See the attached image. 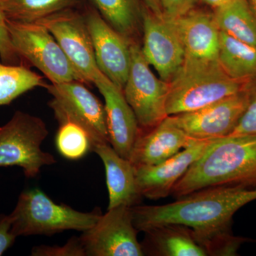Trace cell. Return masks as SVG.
Segmentation results:
<instances>
[{
	"label": "cell",
	"instance_id": "cell-16",
	"mask_svg": "<svg viewBox=\"0 0 256 256\" xmlns=\"http://www.w3.org/2000/svg\"><path fill=\"white\" fill-rule=\"evenodd\" d=\"M194 140L174 124L171 116L146 130H140L129 161L136 169L163 162L188 148Z\"/></svg>",
	"mask_w": 256,
	"mask_h": 256
},
{
	"label": "cell",
	"instance_id": "cell-9",
	"mask_svg": "<svg viewBox=\"0 0 256 256\" xmlns=\"http://www.w3.org/2000/svg\"><path fill=\"white\" fill-rule=\"evenodd\" d=\"M131 207L108 210L92 228L79 236L86 256H143L133 224Z\"/></svg>",
	"mask_w": 256,
	"mask_h": 256
},
{
	"label": "cell",
	"instance_id": "cell-8",
	"mask_svg": "<svg viewBox=\"0 0 256 256\" xmlns=\"http://www.w3.org/2000/svg\"><path fill=\"white\" fill-rule=\"evenodd\" d=\"M130 68L122 90L136 114L140 130H146L168 117L166 102L169 82L152 72L142 54L141 44H130Z\"/></svg>",
	"mask_w": 256,
	"mask_h": 256
},
{
	"label": "cell",
	"instance_id": "cell-30",
	"mask_svg": "<svg viewBox=\"0 0 256 256\" xmlns=\"http://www.w3.org/2000/svg\"><path fill=\"white\" fill-rule=\"evenodd\" d=\"M12 220L10 215L0 214V256L12 246L18 237L12 230Z\"/></svg>",
	"mask_w": 256,
	"mask_h": 256
},
{
	"label": "cell",
	"instance_id": "cell-28",
	"mask_svg": "<svg viewBox=\"0 0 256 256\" xmlns=\"http://www.w3.org/2000/svg\"><path fill=\"white\" fill-rule=\"evenodd\" d=\"M33 256H86L85 250L79 237L69 239L66 244L60 246H40L33 248Z\"/></svg>",
	"mask_w": 256,
	"mask_h": 256
},
{
	"label": "cell",
	"instance_id": "cell-31",
	"mask_svg": "<svg viewBox=\"0 0 256 256\" xmlns=\"http://www.w3.org/2000/svg\"><path fill=\"white\" fill-rule=\"evenodd\" d=\"M143 1L148 10L153 14L160 18H164L160 0H143Z\"/></svg>",
	"mask_w": 256,
	"mask_h": 256
},
{
	"label": "cell",
	"instance_id": "cell-33",
	"mask_svg": "<svg viewBox=\"0 0 256 256\" xmlns=\"http://www.w3.org/2000/svg\"><path fill=\"white\" fill-rule=\"evenodd\" d=\"M250 6H252V11L254 12L256 16V0H250L249 2Z\"/></svg>",
	"mask_w": 256,
	"mask_h": 256
},
{
	"label": "cell",
	"instance_id": "cell-3",
	"mask_svg": "<svg viewBox=\"0 0 256 256\" xmlns=\"http://www.w3.org/2000/svg\"><path fill=\"white\" fill-rule=\"evenodd\" d=\"M250 82L230 78L218 60L186 56L181 68L169 82L166 114L175 116L198 110L245 90Z\"/></svg>",
	"mask_w": 256,
	"mask_h": 256
},
{
	"label": "cell",
	"instance_id": "cell-14",
	"mask_svg": "<svg viewBox=\"0 0 256 256\" xmlns=\"http://www.w3.org/2000/svg\"><path fill=\"white\" fill-rule=\"evenodd\" d=\"M94 84L105 100V110L110 146L129 160L140 132L136 114L124 97V90L102 72L94 78Z\"/></svg>",
	"mask_w": 256,
	"mask_h": 256
},
{
	"label": "cell",
	"instance_id": "cell-18",
	"mask_svg": "<svg viewBox=\"0 0 256 256\" xmlns=\"http://www.w3.org/2000/svg\"><path fill=\"white\" fill-rule=\"evenodd\" d=\"M105 166L108 191V210L120 206L132 207L142 200L138 190L136 168L129 160L120 156L110 144H98L92 148Z\"/></svg>",
	"mask_w": 256,
	"mask_h": 256
},
{
	"label": "cell",
	"instance_id": "cell-12",
	"mask_svg": "<svg viewBox=\"0 0 256 256\" xmlns=\"http://www.w3.org/2000/svg\"><path fill=\"white\" fill-rule=\"evenodd\" d=\"M141 50L160 78L170 82L184 62L186 53L174 23L153 14L146 6L143 14Z\"/></svg>",
	"mask_w": 256,
	"mask_h": 256
},
{
	"label": "cell",
	"instance_id": "cell-15",
	"mask_svg": "<svg viewBox=\"0 0 256 256\" xmlns=\"http://www.w3.org/2000/svg\"><path fill=\"white\" fill-rule=\"evenodd\" d=\"M212 140H196L160 164L136 169L140 194L152 200L166 198L171 194L174 185L203 154Z\"/></svg>",
	"mask_w": 256,
	"mask_h": 256
},
{
	"label": "cell",
	"instance_id": "cell-29",
	"mask_svg": "<svg viewBox=\"0 0 256 256\" xmlns=\"http://www.w3.org/2000/svg\"><path fill=\"white\" fill-rule=\"evenodd\" d=\"M163 16L174 20L193 10L196 0H160Z\"/></svg>",
	"mask_w": 256,
	"mask_h": 256
},
{
	"label": "cell",
	"instance_id": "cell-20",
	"mask_svg": "<svg viewBox=\"0 0 256 256\" xmlns=\"http://www.w3.org/2000/svg\"><path fill=\"white\" fill-rule=\"evenodd\" d=\"M106 22L130 43L142 36L143 0H92Z\"/></svg>",
	"mask_w": 256,
	"mask_h": 256
},
{
	"label": "cell",
	"instance_id": "cell-10",
	"mask_svg": "<svg viewBox=\"0 0 256 256\" xmlns=\"http://www.w3.org/2000/svg\"><path fill=\"white\" fill-rule=\"evenodd\" d=\"M46 26L86 85L94 84L100 72L96 64L92 36L84 12L69 9L36 22Z\"/></svg>",
	"mask_w": 256,
	"mask_h": 256
},
{
	"label": "cell",
	"instance_id": "cell-6",
	"mask_svg": "<svg viewBox=\"0 0 256 256\" xmlns=\"http://www.w3.org/2000/svg\"><path fill=\"white\" fill-rule=\"evenodd\" d=\"M10 38L24 64L36 67L52 84L84 80L46 26L6 20Z\"/></svg>",
	"mask_w": 256,
	"mask_h": 256
},
{
	"label": "cell",
	"instance_id": "cell-5",
	"mask_svg": "<svg viewBox=\"0 0 256 256\" xmlns=\"http://www.w3.org/2000/svg\"><path fill=\"white\" fill-rule=\"evenodd\" d=\"M48 134L43 120L16 111L0 127V168L20 166L26 178H34L44 166L55 164L54 156L41 148Z\"/></svg>",
	"mask_w": 256,
	"mask_h": 256
},
{
	"label": "cell",
	"instance_id": "cell-27",
	"mask_svg": "<svg viewBox=\"0 0 256 256\" xmlns=\"http://www.w3.org/2000/svg\"><path fill=\"white\" fill-rule=\"evenodd\" d=\"M6 20L2 0H0V60L12 65L24 64L12 43Z\"/></svg>",
	"mask_w": 256,
	"mask_h": 256
},
{
	"label": "cell",
	"instance_id": "cell-24",
	"mask_svg": "<svg viewBox=\"0 0 256 256\" xmlns=\"http://www.w3.org/2000/svg\"><path fill=\"white\" fill-rule=\"evenodd\" d=\"M46 82L24 64L12 65L0 60V106L9 105L18 96Z\"/></svg>",
	"mask_w": 256,
	"mask_h": 256
},
{
	"label": "cell",
	"instance_id": "cell-1",
	"mask_svg": "<svg viewBox=\"0 0 256 256\" xmlns=\"http://www.w3.org/2000/svg\"><path fill=\"white\" fill-rule=\"evenodd\" d=\"M256 200V188L215 186L204 188L158 206L131 207L133 224L138 232L163 224H180L194 234L232 228L234 214Z\"/></svg>",
	"mask_w": 256,
	"mask_h": 256
},
{
	"label": "cell",
	"instance_id": "cell-17",
	"mask_svg": "<svg viewBox=\"0 0 256 256\" xmlns=\"http://www.w3.org/2000/svg\"><path fill=\"white\" fill-rule=\"evenodd\" d=\"M172 21L182 42L186 56L218 60L220 31L214 14L192 10Z\"/></svg>",
	"mask_w": 256,
	"mask_h": 256
},
{
	"label": "cell",
	"instance_id": "cell-26",
	"mask_svg": "<svg viewBox=\"0 0 256 256\" xmlns=\"http://www.w3.org/2000/svg\"><path fill=\"white\" fill-rule=\"evenodd\" d=\"M248 92L246 109L230 136H256V82H250Z\"/></svg>",
	"mask_w": 256,
	"mask_h": 256
},
{
	"label": "cell",
	"instance_id": "cell-22",
	"mask_svg": "<svg viewBox=\"0 0 256 256\" xmlns=\"http://www.w3.org/2000/svg\"><path fill=\"white\" fill-rule=\"evenodd\" d=\"M214 16L220 32L256 47V16L248 0H234Z\"/></svg>",
	"mask_w": 256,
	"mask_h": 256
},
{
	"label": "cell",
	"instance_id": "cell-32",
	"mask_svg": "<svg viewBox=\"0 0 256 256\" xmlns=\"http://www.w3.org/2000/svg\"><path fill=\"white\" fill-rule=\"evenodd\" d=\"M205 4L212 6L214 9L216 10L218 8H222L224 5L232 2L234 0H202Z\"/></svg>",
	"mask_w": 256,
	"mask_h": 256
},
{
	"label": "cell",
	"instance_id": "cell-19",
	"mask_svg": "<svg viewBox=\"0 0 256 256\" xmlns=\"http://www.w3.org/2000/svg\"><path fill=\"white\" fill-rule=\"evenodd\" d=\"M144 233L140 242L144 256H207L192 229L186 226L163 224L146 229Z\"/></svg>",
	"mask_w": 256,
	"mask_h": 256
},
{
	"label": "cell",
	"instance_id": "cell-7",
	"mask_svg": "<svg viewBox=\"0 0 256 256\" xmlns=\"http://www.w3.org/2000/svg\"><path fill=\"white\" fill-rule=\"evenodd\" d=\"M44 88L52 96L48 106L58 124L68 121L80 126L88 133L92 148L110 144L105 106L85 84L78 80L50 82Z\"/></svg>",
	"mask_w": 256,
	"mask_h": 256
},
{
	"label": "cell",
	"instance_id": "cell-25",
	"mask_svg": "<svg viewBox=\"0 0 256 256\" xmlns=\"http://www.w3.org/2000/svg\"><path fill=\"white\" fill-rule=\"evenodd\" d=\"M56 146L64 158L77 160L92 151V143L88 133L84 128L67 121L60 124L56 136Z\"/></svg>",
	"mask_w": 256,
	"mask_h": 256
},
{
	"label": "cell",
	"instance_id": "cell-13",
	"mask_svg": "<svg viewBox=\"0 0 256 256\" xmlns=\"http://www.w3.org/2000/svg\"><path fill=\"white\" fill-rule=\"evenodd\" d=\"M101 72L124 90L130 68V43L111 28L94 6L84 11Z\"/></svg>",
	"mask_w": 256,
	"mask_h": 256
},
{
	"label": "cell",
	"instance_id": "cell-4",
	"mask_svg": "<svg viewBox=\"0 0 256 256\" xmlns=\"http://www.w3.org/2000/svg\"><path fill=\"white\" fill-rule=\"evenodd\" d=\"M12 233L18 236H52L65 230L84 232L92 228L102 213L78 212L64 204H56L40 188L25 190L10 214Z\"/></svg>",
	"mask_w": 256,
	"mask_h": 256
},
{
	"label": "cell",
	"instance_id": "cell-11",
	"mask_svg": "<svg viewBox=\"0 0 256 256\" xmlns=\"http://www.w3.org/2000/svg\"><path fill=\"white\" fill-rule=\"evenodd\" d=\"M248 101V86L238 94L198 110L170 116L174 124L194 140L218 139L233 132L246 109Z\"/></svg>",
	"mask_w": 256,
	"mask_h": 256
},
{
	"label": "cell",
	"instance_id": "cell-2",
	"mask_svg": "<svg viewBox=\"0 0 256 256\" xmlns=\"http://www.w3.org/2000/svg\"><path fill=\"white\" fill-rule=\"evenodd\" d=\"M215 186L256 188V136L213 140L174 185V198Z\"/></svg>",
	"mask_w": 256,
	"mask_h": 256
},
{
	"label": "cell",
	"instance_id": "cell-21",
	"mask_svg": "<svg viewBox=\"0 0 256 256\" xmlns=\"http://www.w3.org/2000/svg\"><path fill=\"white\" fill-rule=\"evenodd\" d=\"M218 60L230 78L256 82V47L220 32Z\"/></svg>",
	"mask_w": 256,
	"mask_h": 256
},
{
	"label": "cell",
	"instance_id": "cell-23",
	"mask_svg": "<svg viewBox=\"0 0 256 256\" xmlns=\"http://www.w3.org/2000/svg\"><path fill=\"white\" fill-rule=\"evenodd\" d=\"M85 0H2L8 20L36 22L69 9H78Z\"/></svg>",
	"mask_w": 256,
	"mask_h": 256
}]
</instances>
